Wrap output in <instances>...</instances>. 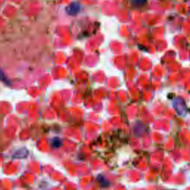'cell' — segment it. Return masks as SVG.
<instances>
[{"label":"cell","instance_id":"obj_1","mask_svg":"<svg viewBox=\"0 0 190 190\" xmlns=\"http://www.w3.org/2000/svg\"><path fill=\"white\" fill-rule=\"evenodd\" d=\"M146 0H134V4L137 5H141L145 3Z\"/></svg>","mask_w":190,"mask_h":190}]
</instances>
